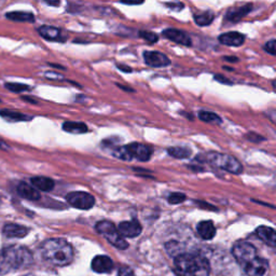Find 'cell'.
<instances>
[{
    "mask_svg": "<svg viewBox=\"0 0 276 276\" xmlns=\"http://www.w3.org/2000/svg\"><path fill=\"white\" fill-rule=\"evenodd\" d=\"M32 262V253L26 247L20 245L9 246L0 252V274L27 269Z\"/></svg>",
    "mask_w": 276,
    "mask_h": 276,
    "instance_id": "1",
    "label": "cell"
},
{
    "mask_svg": "<svg viewBox=\"0 0 276 276\" xmlns=\"http://www.w3.org/2000/svg\"><path fill=\"white\" fill-rule=\"evenodd\" d=\"M43 259L54 266H68L74 260V248L63 239H50L41 245Z\"/></svg>",
    "mask_w": 276,
    "mask_h": 276,
    "instance_id": "2",
    "label": "cell"
},
{
    "mask_svg": "<svg viewBox=\"0 0 276 276\" xmlns=\"http://www.w3.org/2000/svg\"><path fill=\"white\" fill-rule=\"evenodd\" d=\"M175 271L179 276H208L211 266L204 256L180 253L175 257Z\"/></svg>",
    "mask_w": 276,
    "mask_h": 276,
    "instance_id": "3",
    "label": "cell"
},
{
    "mask_svg": "<svg viewBox=\"0 0 276 276\" xmlns=\"http://www.w3.org/2000/svg\"><path fill=\"white\" fill-rule=\"evenodd\" d=\"M112 153L118 159L124 161H131L135 159L140 162H147L150 160L152 153H153V149L147 145L132 143L129 145L116 148Z\"/></svg>",
    "mask_w": 276,
    "mask_h": 276,
    "instance_id": "4",
    "label": "cell"
},
{
    "mask_svg": "<svg viewBox=\"0 0 276 276\" xmlns=\"http://www.w3.org/2000/svg\"><path fill=\"white\" fill-rule=\"evenodd\" d=\"M206 160L210 162L212 165L226 172L236 174V175H239V174L243 172V165H242V163L232 155L212 151L208 152L206 154Z\"/></svg>",
    "mask_w": 276,
    "mask_h": 276,
    "instance_id": "5",
    "label": "cell"
},
{
    "mask_svg": "<svg viewBox=\"0 0 276 276\" xmlns=\"http://www.w3.org/2000/svg\"><path fill=\"white\" fill-rule=\"evenodd\" d=\"M95 229H96L97 232L103 235L110 244L117 247V248L126 249L128 247L127 242L119 234L118 229L111 221L108 220L98 221L96 223V226H95Z\"/></svg>",
    "mask_w": 276,
    "mask_h": 276,
    "instance_id": "6",
    "label": "cell"
},
{
    "mask_svg": "<svg viewBox=\"0 0 276 276\" xmlns=\"http://www.w3.org/2000/svg\"><path fill=\"white\" fill-rule=\"evenodd\" d=\"M232 255L240 266L245 267L257 257V249L248 242H238L232 248Z\"/></svg>",
    "mask_w": 276,
    "mask_h": 276,
    "instance_id": "7",
    "label": "cell"
},
{
    "mask_svg": "<svg viewBox=\"0 0 276 276\" xmlns=\"http://www.w3.org/2000/svg\"><path fill=\"white\" fill-rule=\"evenodd\" d=\"M66 201L69 203L72 207L78 208V210L89 211L95 205V198L88 192L84 191H74L69 192L66 195Z\"/></svg>",
    "mask_w": 276,
    "mask_h": 276,
    "instance_id": "8",
    "label": "cell"
},
{
    "mask_svg": "<svg viewBox=\"0 0 276 276\" xmlns=\"http://www.w3.org/2000/svg\"><path fill=\"white\" fill-rule=\"evenodd\" d=\"M142 231H143L142 224H140V222L136 220V219H133V220H128V221H122L119 224V227H118V232H119V234L123 239L137 238V236L142 233Z\"/></svg>",
    "mask_w": 276,
    "mask_h": 276,
    "instance_id": "9",
    "label": "cell"
},
{
    "mask_svg": "<svg viewBox=\"0 0 276 276\" xmlns=\"http://www.w3.org/2000/svg\"><path fill=\"white\" fill-rule=\"evenodd\" d=\"M269 269V261L263 258H258L255 259L247 263L244 267L245 273L248 276H264L268 272Z\"/></svg>",
    "mask_w": 276,
    "mask_h": 276,
    "instance_id": "10",
    "label": "cell"
},
{
    "mask_svg": "<svg viewBox=\"0 0 276 276\" xmlns=\"http://www.w3.org/2000/svg\"><path fill=\"white\" fill-rule=\"evenodd\" d=\"M145 63L150 67H166L171 65V60L164 53L157 51H146L144 52Z\"/></svg>",
    "mask_w": 276,
    "mask_h": 276,
    "instance_id": "11",
    "label": "cell"
},
{
    "mask_svg": "<svg viewBox=\"0 0 276 276\" xmlns=\"http://www.w3.org/2000/svg\"><path fill=\"white\" fill-rule=\"evenodd\" d=\"M162 35L164 36L168 40H171L173 42H176L178 44H182L184 47H190L192 44L191 41V38L183 31L175 30V28H167V30L163 31Z\"/></svg>",
    "mask_w": 276,
    "mask_h": 276,
    "instance_id": "12",
    "label": "cell"
},
{
    "mask_svg": "<svg viewBox=\"0 0 276 276\" xmlns=\"http://www.w3.org/2000/svg\"><path fill=\"white\" fill-rule=\"evenodd\" d=\"M245 35L238 31L224 32L219 36V41L228 47H241L245 42Z\"/></svg>",
    "mask_w": 276,
    "mask_h": 276,
    "instance_id": "13",
    "label": "cell"
},
{
    "mask_svg": "<svg viewBox=\"0 0 276 276\" xmlns=\"http://www.w3.org/2000/svg\"><path fill=\"white\" fill-rule=\"evenodd\" d=\"M114 269V261L108 256H96L92 260V270L96 273H109Z\"/></svg>",
    "mask_w": 276,
    "mask_h": 276,
    "instance_id": "14",
    "label": "cell"
},
{
    "mask_svg": "<svg viewBox=\"0 0 276 276\" xmlns=\"http://www.w3.org/2000/svg\"><path fill=\"white\" fill-rule=\"evenodd\" d=\"M39 33L42 38L46 39V40L49 41H64L65 39L63 38V35H61V30L53 26H49V25H43L38 30Z\"/></svg>",
    "mask_w": 276,
    "mask_h": 276,
    "instance_id": "15",
    "label": "cell"
},
{
    "mask_svg": "<svg viewBox=\"0 0 276 276\" xmlns=\"http://www.w3.org/2000/svg\"><path fill=\"white\" fill-rule=\"evenodd\" d=\"M256 235L264 243L271 247H275L276 245V233L273 228L260 226L256 229Z\"/></svg>",
    "mask_w": 276,
    "mask_h": 276,
    "instance_id": "16",
    "label": "cell"
},
{
    "mask_svg": "<svg viewBox=\"0 0 276 276\" xmlns=\"http://www.w3.org/2000/svg\"><path fill=\"white\" fill-rule=\"evenodd\" d=\"M3 234L9 239H21L28 234V229L26 227L20 226L15 223H8L3 227Z\"/></svg>",
    "mask_w": 276,
    "mask_h": 276,
    "instance_id": "17",
    "label": "cell"
},
{
    "mask_svg": "<svg viewBox=\"0 0 276 276\" xmlns=\"http://www.w3.org/2000/svg\"><path fill=\"white\" fill-rule=\"evenodd\" d=\"M196 230H198V233L201 238L206 241L213 240L216 235V228L214 226V222L211 220L201 221L196 227Z\"/></svg>",
    "mask_w": 276,
    "mask_h": 276,
    "instance_id": "18",
    "label": "cell"
},
{
    "mask_svg": "<svg viewBox=\"0 0 276 276\" xmlns=\"http://www.w3.org/2000/svg\"><path fill=\"white\" fill-rule=\"evenodd\" d=\"M18 193L22 196V198H24L26 200H30V201H38L40 200L41 195L39 193V191L37 189H35L31 185L27 184L25 183H21L18 185Z\"/></svg>",
    "mask_w": 276,
    "mask_h": 276,
    "instance_id": "19",
    "label": "cell"
},
{
    "mask_svg": "<svg viewBox=\"0 0 276 276\" xmlns=\"http://www.w3.org/2000/svg\"><path fill=\"white\" fill-rule=\"evenodd\" d=\"M252 10V5L251 4H246L243 5L241 8H234V9H230L227 15H226V20L232 22V23H236V22L241 21L242 19L248 14L250 11Z\"/></svg>",
    "mask_w": 276,
    "mask_h": 276,
    "instance_id": "20",
    "label": "cell"
},
{
    "mask_svg": "<svg viewBox=\"0 0 276 276\" xmlns=\"http://www.w3.org/2000/svg\"><path fill=\"white\" fill-rule=\"evenodd\" d=\"M31 184L35 187V189H38L40 191H44V192H49V191H52L55 187V183L53 179L48 178V177H32L31 179Z\"/></svg>",
    "mask_w": 276,
    "mask_h": 276,
    "instance_id": "21",
    "label": "cell"
},
{
    "mask_svg": "<svg viewBox=\"0 0 276 276\" xmlns=\"http://www.w3.org/2000/svg\"><path fill=\"white\" fill-rule=\"evenodd\" d=\"M63 129L70 134H84L89 132V127L82 122L66 121L63 123Z\"/></svg>",
    "mask_w": 276,
    "mask_h": 276,
    "instance_id": "22",
    "label": "cell"
},
{
    "mask_svg": "<svg viewBox=\"0 0 276 276\" xmlns=\"http://www.w3.org/2000/svg\"><path fill=\"white\" fill-rule=\"evenodd\" d=\"M0 117H2L3 119H5L9 122H20V121H31V117L26 116L21 114L18 111H12V110H0Z\"/></svg>",
    "mask_w": 276,
    "mask_h": 276,
    "instance_id": "23",
    "label": "cell"
},
{
    "mask_svg": "<svg viewBox=\"0 0 276 276\" xmlns=\"http://www.w3.org/2000/svg\"><path fill=\"white\" fill-rule=\"evenodd\" d=\"M7 18L9 20L16 22H30L32 23L35 22V16L31 12H22V11H14V12L7 13Z\"/></svg>",
    "mask_w": 276,
    "mask_h": 276,
    "instance_id": "24",
    "label": "cell"
},
{
    "mask_svg": "<svg viewBox=\"0 0 276 276\" xmlns=\"http://www.w3.org/2000/svg\"><path fill=\"white\" fill-rule=\"evenodd\" d=\"M214 13L212 11H204L194 15V22L199 26H208L213 23L214 21Z\"/></svg>",
    "mask_w": 276,
    "mask_h": 276,
    "instance_id": "25",
    "label": "cell"
},
{
    "mask_svg": "<svg viewBox=\"0 0 276 276\" xmlns=\"http://www.w3.org/2000/svg\"><path fill=\"white\" fill-rule=\"evenodd\" d=\"M167 152L176 159H188L191 155V150L187 147H171L167 149Z\"/></svg>",
    "mask_w": 276,
    "mask_h": 276,
    "instance_id": "26",
    "label": "cell"
},
{
    "mask_svg": "<svg viewBox=\"0 0 276 276\" xmlns=\"http://www.w3.org/2000/svg\"><path fill=\"white\" fill-rule=\"evenodd\" d=\"M199 119L207 123H221V118L213 111H200Z\"/></svg>",
    "mask_w": 276,
    "mask_h": 276,
    "instance_id": "27",
    "label": "cell"
},
{
    "mask_svg": "<svg viewBox=\"0 0 276 276\" xmlns=\"http://www.w3.org/2000/svg\"><path fill=\"white\" fill-rule=\"evenodd\" d=\"M185 200H187V195L182 193V192H175V193H172L168 195V198H167V201L170 204L172 205H177V204H180V203H183L184 202Z\"/></svg>",
    "mask_w": 276,
    "mask_h": 276,
    "instance_id": "28",
    "label": "cell"
},
{
    "mask_svg": "<svg viewBox=\"0 0 276 276\" xmlns=\"http://www.w3.org/2000/svg\"><path fill=\"white\" fill-rule=\"evenodd\" d=\"M139 37L143 38L144 40H146L149 43H155L159 41V36L156 33L152 31H139Z\"/></svg>",
    "mask_w": 276,
    "mask_h": 276,
    "instance_id": "29",
    "label": "cell"
},
{
    "mask_svg": "<svg viewBox=\"0 0 276 276\" xmlns=\"http://www.w3.org/2000/svg\"><path fill=\"white\" fill-rule=\"evenodd\" d=\"M4 87L8 90H10V91L15 92V93H21V92L31 90V88L26 86V84H21V83H5Z\"/></svg>",
    "mask_w": 276,
    "mask_h": 276,
    "instance_id": "30",
    "label": "cell"
},
{
    "mask_svg": "<svg viewBox=\"0 0 276 276\" xmlns=\"http://www.w3.org/2000/svg\"><path fill=\"white\" fill-rule=\"evenodd\" d=\"M166 250L167 252L170 253V255L173 257H177L178 255H180L182 253V251H180V246L179 244L177 243V242L175 241H171L170 243H167L166 244Z\"/></svg>",
    "mask_w": 276,
    "mask_h": 276,
    "instance_id": "31",
    "label": "cell"
},
{
    "mask_svg": "<svg viewBox=\"0 0 276 276\" xmlns=\"http://www.w3.org/2000/svg\"><path fill=\"white\" fill-rule=\"evenodd\" d=\"M263 49L269 54L275 55V40H274V39H272V40H270L266 44H264V48Z\"/></svg>",
    "mask_w": 276,
    "mask_h": 276,
    "instance_id": "32",
    "label": "cell"
},
{
    "mask_svg": "<svg viewBox=\"0 0 276 276\" xmlns=\"http://www.w3.org/2000/svg\"><path fill=\"white\" fill-rule=\"evenodd\" d=\"M246 137H247V139L253 143H259V142H263V140H266V138L260 136V135L255 134V133H248L246 135Z\"/></svg>",
    "mask_w": 276,
    "mask_h": 276,
    "instance_id": "33",
    "label": "cell"
},
{
    "mask_svg": "<svg viewBox=\"0 0 276 276\" xmlns=\"http://www.w3.org/2000/svg\"><path fill=\"white\" fill-rule=\"evenodd\" d=\"M119 276H135V274L131 268L122 267L119 269Z\"/></svg>",
    "mask_w": 276,
    "mask_h": 276,
    "instance_id": "34",
    "label": "cell"
},
{
    "mask_svg": "<svg viewBox=\"0 0 276 276\" xmlns=\"http://www.w3.org/2000/svg\"><path fill=\"white\" fill-rule=\"evenodd\" d=\"M215 80L218 81V82H220V83H224V84H232V81H230L229 79H227L224 76L222 75H216L215 77Z\"/></svg>",
    "mask_w": 276,
    "mask_h": 276,
    "instance_id": "35",
    "label": "cell"
},
{
    "mask_svg": "<svg viewBox=\"0 0 276 276\" xmlns=\"http://www.w3.org/2000/svg\"><path fill=\"white\" fill-rule=\"evenodd\" d=\"M46 77L48 79H53V80H61V79H63V76L55 74V72H47Z\"/></svg>",
    "mask_w": 276,
    "mask_h": 276,
    "instance_id": "36",
    "label": "cell"
},
{
    "mask_svg": "<svg viewBox=\"0 0 276 276\" xmlns=\"http://www.w3.org/2000/svg\"><path fill=\"white\" fill-rule=\"evenodd\" d=\"M118 68H119L120 70H122V71H124V72H132V68L131 67H128V66H125V65H118L117 66Z\"/></svg>",
    "mask_w": 276,
    "mask_h": 276,
    "instance_id": "37",
    "label": "cell"
},
{
    "mask_svg": "<svg viewBox=\"0 0 276 276\" xmlns=\"http://www.w3.org/2000/svg\"><path fill=\"white\" fill-rule=\"evenodd\" d=\"M121 3L127 5H138V4H143L144 1H122Z\"/></svg>",
    "mask_w": 276,
    "mask_h": 276,
    "instance_id": "38",
    "label": "cell"
},
{
    "mask_svg": "<svg viewBox=\"0 0 276 276\" xmlns=\"http://www.w3.org/2000/svg\"><path fill=\"white\" fill-rule=\"evenodd\" d=\"M224 61H231V63H233V61H238L239 59L238 58H235V56H226V58L223 59Z\"/></svg>",
    "mask_w": 276,
    "mask_h": 276,
    "instance_id": "39",
    "label": "cell"
},
{
    "mask_svg": "<svg viewBox=\"0 0 276 276\" xmlns=\"http://www.w3.org/2000/svg\"><path fill=\"white\" fill-rule=\"evenodd\" d=\"M0 149H3V150H4V149H5V150L9 149V146H8L7 144H5L4 142H2L1 139H0Z\"/></svg>",
    "mask_w": 276,
    "mask_h": 276,
    "instance_id": "40",
    "label": "cell"
},
{
    "mask_svg": "<svg viewBox=\"0 0 276 276\" xmlns=\"http://www.w3.org/2000/svg\"><path fill=\"white\" fill-rule=\"evenodd\" d=\"M118 86H119V88H120V89H122V90H125V91H131V92H134V90H133V89H131V88H125L124 86H120V84H118Z\"/></svg>",
    "mask_w": 276,
    "mask_h": 276,
    "instance_id": "41",
    "label": "cell"
}]
</instances>
